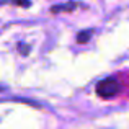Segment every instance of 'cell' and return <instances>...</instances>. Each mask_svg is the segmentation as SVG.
<instances>
[{
    "label": "cell",
    "mask_w": 129,
    "mask_h": 129,
    "mask_svg": "<svg viewBox=\"0 0 129 129\" xmlns=\"http://www.w3.org/2000/svg\"><path fill=\"white\" fill-rule=\"evenodd\" d=\"M96 93L100 95L105 100H110V98L116 96L119 93V83L114 77H108V79H103L100 83L96 85Z\"/></svg>",
    "instance_id": "6da1fadb"
},
{
    "label": "cell",
    "mask_w": 129,
    "mask_h": 129,
    "mask_svg": "<svg viewBox=\"0 0 129 129\" xmlns=\"http://www.w3.org/2000/svg\"><path fill=\"white\" fill-rule=\"evenodd\" d=\"M90 35H91L90 31H82V33L79 35V38H77V41H79V43H85V41H88V39H90Z\"/></svg>",
    "instance_id": "7a4b0ae2"
},
{
    "label": "cell",
    "mask_w": 129,
    "mask_h": 129,
    "mask_svg": "<svg viewBox=\"0 0 129 129\" xmlns=\"http://www.w3.org/2000/svg\"><path fill=\"white\" fill-rule=\"evenodd\" d=\"M15 2L18 3V5H23V7H29V5H31L29 0H15Z\"/></svg>",
    "instance_id": "3957f363"
}]
</instances>
